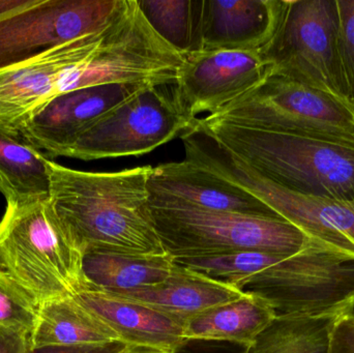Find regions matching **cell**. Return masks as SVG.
I'll return each mask as SVG.
<instances>
[{"instance_id":"24","label":"cell","mask_w":354,"mask_h":353,"mask_svg":"<svg viewBox=\"0 0 354 353\" xmlns=\"http://www.w3.org/2000/svg\"><path fill=\"white\" fill-rule=\"evenodd\" d=\"M284 256L261 251H239L222 254L176 257L174 263L210 279L235 286Z\"/></svg>"},{"instance_id":"19","label":"cell","mask_w":354,"mask_h":353,"mask_svg":"<svg viewBox=\"0 0 354 353\" xmlns=\"http://www.w3.org/2000/svg\"><path fill=\"white\" fill-rule=\"evenodd\" d=\"M174 265L171 255L88 251L82 257V273L87 290L118 292L162 283Z\"/></svg>"},{"instance_id":"6","label":"cell","mask_w":354,"mask_h":353,"mask_svg":"<svg viewBox=\"0 0 354 353\" xmlns=\"http://www.w3.org/2000/svg\"><path fill=\"white\" fill-rule=\"evenodd\" d=\"M210 116L236 126L354 147V106L270 73L255 88Z\"/></svg>"},{"instance_id":"32","label":"cell","mask_w":354,"mask_h":353,"mask_svg":"<svg viewBox=\"0 0 354 353\" xmlns=\"http://www.w3.org/2000/svg\"><path fill=\"white\" fill-rule=\"evenodd\" d=\"M344 313H346L347 315L354 318V298L351 300L346 309H345Z\"/></svg>"},{"instance_id":"12","label":"cell","mask_w":354,"mask_h":353,"mask_svg":"<svg viewBox=\"0 0 354 353\" xmlns=\"http://www.w3.org/2000/svg\"><path fill=\"white\" fill-rule=\"evenodd\" d=\"M270 72L259 51H198L185 56L174 85L183 110L197 120L201 113H218L255 88Z\"/></svg>"},{"instance_id":"28","label":"cell","mask_w":354,"mask_h":353,"mask_svg":"<svg viewBox=\"0 0 354 353\" xmlns=\"http://www.w3.org/2000/svg\"><path fill=\"white\" fill-rule=\"evenodd\" d=\"M330 353H354V318L346 313L335 323Z\"/></svg>"},{"instance_id":"23","label":"cell","mask_w":354,"mask_h":353,"mask_svg":"<svg viewBox=\"0 0 354 353\" xmlns=\"http://www.w3.org/2000/svg\"><path fill=\"white\" fill-rule=\"evenodd\" d=\"M151 28L185 57L198 52V0H136Z\"/></svg>"},{"instance_id":"2","label":"cell","mask_w":354,"mask_h":353,"mask_svg":"<svg viewBox=\"0 0 354 353\" xmlns=\"http://www.w3.org/2000/svg\"><path fill=\"white\" fill-rule=\"evenodd\" d=\"M198 124L235 157L297 194L354 200V147L236 126L210 116Z\"/></svg>"},{"instance_id":"31","label":"cell","mask_w":354,"mask_h":353,"mask_svg":"<svg viewBox=\"0 0 354 353\" xmlns=\"http://www.w3.org/2000/svg\"><path fill=\"white\" fill-rule=\"evenodd\" d=\"M124 353H166L153 348L140 347V346H131Z\"/></svg>"},{"instance_id":"4","label":"cell","mask_w":354,"mask_h":353,"mask_svg":"<svg viewBox=\"0 0 354 353\" xmlns=\"http://www.w3.org/2000/svg\"><path fill=\"white\" fill-rule=\"evenodd\" d=\"M180 138L185 160L251 193L320 246L354 257V200L307 196L286 190L235 157L200 124Z\"/></svg>"},{"instance_id":"30","label":"cell","mask_w":354,"mask_h":353,"mask_svg":"<svg viewBox=\"0 0 354 353\" xmlns=\"http://www.w3.org/2000/svg\"><path fill=\"white\" fill-rule=\"evenodd\" d=\"M28 0H0V16L25 6Z\"/></svg>"},{"instance_id":"33","label":"cell","mask_w":354,"mask_h":353,"mask_svg":"<svg viewBox=\"0 0 354 353\" xmlns=\"http://www.w3.org/2000/svg\"><path fill=\"white\" fill-rule=\"evenodd\" d=\"M187 344H185V345H187ZM185 345L183 346V348H180V350H179L178 352H177L176 353H194V352H185Z\"/></svg>"},{"instance_id":"14","label":"cell","mask_w":354,"mask_h":353,"mask_svg":"<svg viewBox=\"0 0 354 353\" xmlns=\"http://www.w3.org/2000/svg\"><path fill=\"white\" fill-rule=\"evenodd\" d=\"M147 187L149 203H179L205 211L280 217L251 193L185 159L153 167Z\"/></svg>"},{"instance_id":"25","label":"cell","mask_w":354,"mask_h":353,"mask_svg":"<svg viewBox=\"0 0 354 353\" xmlns=\"http://www.w3.org/2000/svg\"><path fill=\"white\" fill-rule=\"evenodd\" d=\"M41 303L16 279L0 269V331L30 338Z\"/></svg>"},{"instance_id":"21","label":"cell","mask_w":354,"mask_h":353,"mask_svg":"<svg viewBox=\"0 0 354 353\" xmlns=\"http://www.w3.org/2000/svg\"><path fill=\"white\" fill-rule=\"evenodd\" d=\"M49 162L20 135L0 128V193L6 202L47 200Z\"/></svg>"},{"instance_id":"20","label":"cell","mask_w":354,"mask_h":353,"mask_svg":"<svg viewBox=\"0 0 354 353\" xmlns=\"http://www.w3.org/2000/svg\"><path fill=\"white\" fill-rule=\"evenodd\" d=\"M118 334L74 296L41 304L37 327L29 338L32 347L46 345H88L118 341Z\"/></svg>"},{"instance_id":"15","label":"cell","mask_w":354,"mask_h":353,"mask_svg":"<svg viewBox=\"0 0 354 353\" xmlns=\"http://www.w3.org/2000/svg\"><path fill=\"white\" fill-rule=\"evenodd\" d=\"M285 0H198V51H261L278 30Z\"/></svg>"},{"instance_id":"8","label":"cell","mask_w":354,"mask_h":353,"mask_svg":"<svg viewBox=\"0 0 354 353\" xmlns=\"http://www.w3.org/2000/svg\"><path fill=\"white\" fill-rule=\"evenodd\" d=\"M278 315L343 313L354 298V257L315 245L235 285Z\"/></svg>"},{"instance_id":"22","label":"cell","mask_w":354,"mask_h":353,"mask_svg":"<svg viewBox=\"0 0 354 353\" xmlns=\"http://www.w3.org/2000/svg\"><path fill=\"white\" fill-rule=\"evenodd\" d=\"M340 314L278 315L239 353H330L333 331Z\"/></svg>"},{"instance_id":"29","label":"cell","mask_w":354,"mask_h":353,"mask_svg":"<svg viewBox=\"0 0 354 353\" xmlns=\"http://www.w3.org/2000/svg\"><path fill=\"white\" fill-rule=\"evenodd\" d=\"M29 346L28 337L0 331V353H26Z\"/></svg>"},{"instance_id":"16","label":"cell","mask_w":354,"mask_h":353,"mask_svg":"<svg viewBox=\"0 0 354 353\" xmlns=\"http://www.w3.org/2000/svg\"><path fill=\"white\" fill-rule=\"evenodd\" d=\"M74 298L129 345L176 353L189 342L183 336V321L155 309L93 290L79 292Z\"/></svg>"},{"instance_id":"18","label":"cell","mask_w":354,"mask_h":353,"mask_svg":"<svg viewBox=\"0 0 354 353\" xmlns=\"http://www.w3.org/2000/svg\"><path fill=\"white\" fill-rule=\"evenodd\" d=\"M276 311L270 304L252 294L208 309L185 323L187 341H218L249 347L274 321Z\"/></svg>"},{"instance_id":"5","label":"cell","mask_w":354,"mask_h":353,"mask_svg":"<svg viewBox=\"0 0 354 353\" xmlns=\"http://www.w3.org/2000/svg\"><path fill=\"white\" fill-rule=\"evenodd\" d=\"M149 207L162 244L174 258L239 251L290 256L318 245L281 217L205 211L179 203H149Z\"/></svg>"},{"instance_id":"17","label":"cell","mask_w":354,"mask_h":353,"mask_svg":"<svg viewBox=\"0 0 354 353\" xmlns=\"http://www.w3.org/2000/svg\"><path fill=\"white\" fill-rule=\"evenodd\" d=\"M104 294L155 309L185 325L192 317L214 307L239 300L245 294L231 284L210 279L176 263L171 273L162 283Z\"/></svg>"},{"instance_id":"26","label":"cell","mask_w":354,"mask_h":353,"mask_svg":"<svg viewBox=\"0 0 354 353\" xmlns=\"http://www.w3.org/2000/svg\"><path fill=\"white\" fill-rule=\"evenodd\" d=\"M339 54L349 101L354 106V0H338Z\"/></svg>"},{"instance_id":"1","label":"cell","mask_w":354,"mask_h":353,"mask_svg":"<svg viewBox=\"0 0 354 353\" xmlns=\"http://www.w3.org/2000/svg\"><path fill=\"white\" fill-rule=\"evenodd\" d=\"M49 203L82 255L166 254L149 207L151 165L89 172L49 162Z\"/></svg>"},{"instance_id":"10","label":"cell","mask_w":354,"mask_h":353,"mask_svg":"<svg viewBox=\"0 0 354 353\" xmlns=\"http://www.w3.org/2000/svg\"><path fill=\"white\" fill-rule=\"evenodd\" d=\"M127 0H28L0 16V70L107 27Z\"/></svg>"},{"instance_id":"7","label":"cell","mask_w":354,"mask_h":353,"mask_svg":"<svg viewBox=\"0 0 354 353\" xmlns=\"http://www.w3.org/2000/svg\"><path fill=\"white\" fill-rule=\"evenodd\" d=\"M339 27L338 0H285L278 30L260 54L270 73L351 103L339 54Z\"/></svg>"},{"instance_id":"11","label":"cell","mask_w":354,"mask_h":353,"mask_svg":"<svg viewBox=\"0 0 354 353\" xmlns=\"http://www.w3.org/2000/svg\"><path fill=\"white\" fill-rule=\"evenodd\" d=\"M118 17L102 30L60 44L24 61L1 68L0 128L20 135L28 118L55 97L62 77L99 49Z\"/></svg>"},{"instance_id":"13","label":"cell","mask_w":354,"mask_h":353,"mask_svg":"<svg viewBox=\"0 0 354 353\" xmlns=\"http://www.w3.org/2000/svg\"><path fill=\"white\" fill-rule=\"evenodd\" d=\"M149 86L153 85L113 83L60 93L28 118L21 137L50 157H64L95 122Z\"/></svg>"},{"instance_id":"9","label":"cell","mask_w":354,"mask_h":353,"mask_svg":"<svg viewBox=\"0 0 354 353\" xmlns=\"http://www.w3.org/2000/svg\"><path fill=\"white\" fill-rule=\"evenodd\" d=\"M176 85H153L137 93L83 133L64 157L82 161L138 157L193 128Z\"/></svg>"},{"instance_id":"27","label":"cell","mask_w":354,"mask_h":353,"mask_svg":"<svg viewBox=\"0 0 354 353\" xmlns=\"http://www.w3.org/2000/svg\"><path fill=\"white\" fill-rule=\"evenodd\" d=\"M130 347L129 344L118 340L109 343L88 345H46L39 347L29 346L26 353H124Z\"/></svg>"},{"instance_id":"3","label":"cell","mask_w":354,"mask_h":353,"mask_svg":"<svg viewBox=\"0 0 354 353\" xmlns=\"http://www.w3.org/2000/svg\"><path fill=\"white\" fill-rule=\"evenodd\" d=\"M82 253L47 200L8 201L0 220V269L43 304L88 289Z\"/></svg>"}]
</instances>
